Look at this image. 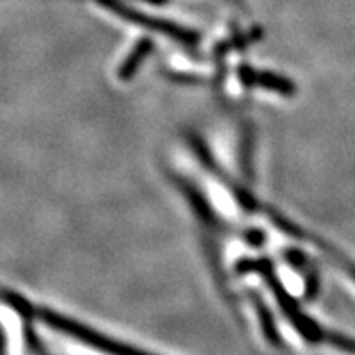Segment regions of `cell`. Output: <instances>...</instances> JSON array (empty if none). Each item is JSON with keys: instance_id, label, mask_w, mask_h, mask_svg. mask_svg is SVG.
Returning <instances> with one entry per match:
<instances>
[{"instance_id": "cell-4", "label": "cell", "mask_w": 355, "mask_h": 355, "mask_svg": "<svg viewBox=\"0 0 355 355\" xmlns=\"http://www.w3.org/2000/svg\"><path fill=\"white\" fill-rule=\"evenodd\" d=\"M239 78L248 87H265L276 93L285 94V96H292L295 93V85L290 80L277 76L274 73H266V71H257L252 67H239L238 71Z\"/></svg>"}, {"instance_id": "cell-6", "label": "cell", "mask_w": 355, "mask_h": 355, "mask_svg": "<svg viewBox=\"0 0 355 355\" xmlns=\"http://www.w3.org/2000/svg\"><path fill=\"white\" fill-rule=\"evenodd\" d=\"M0 301L8 304L10 309H13L26 321H33L35 315H37V306L33 303H29L24 295L17 294V292L2 288L0 290Z\"/></svg>"}, {"instance_id": "cell-8", "label": "cell", "mask_w": 355, "mask_h": 355, "mask_svg": "<svg viewBox=\"0 0 355 355\" xmlns=\"http://www.w3.org/2000/svg\"><path fill=\"white\" fill-rule=\"evenodd\" d=\"M24 337H26V343H28V346L31 348V350H33V352H44V346L38 343L37 334L33 332V328L29 327V324H26V328H24Z\"/></svg>"}, {"instance_id": "cell-2", "label": "cell", "mask_w": 355, "mask_h": 355, "mask_svg": "<svg viewBox=\"0 0 355 355\" xmlns=\"http://www.w3.org/2000/svg\"><path fill=\"white\" fill-rule=\"evenodd\" d=\"M35 319L42 321L44 324L51 327L53 330H58V332H64L71 337H76L78 341H84L87 345L98 348L103 352H112V354H123V352H138V348L135 346H127L122 343H116L109 339V337L102 336V334L94 332L91 328L80 324V322L73 321V319H67L60 313L53 312V310L47 309H38L37 306V315Z\"/></svg>"}, {"instance_id": "cell-1", "label": "cell", "mask_w": 355, "mask_h": 355, "mask_svg": "<svg viewBox=\"0 0 355 355\" xmlns=\"http://www.w3.org/2000/svg\"><path fill=\"white\" fill-rule=\"evenodd\" d=\"M236 272L238 274H247V272H257L261 274L266 279V283L270 285L272 292L277 297V303L281 304V309L285 310V315L288 318V321L294 324V328L300 330L301 336L306 339L309 343H321L324 337H327V332L321 330V328L315 324L310 318H306L303 312L300 310L297 303H295L288 294L286 290L283 288L279 281L274 276V270H272V263L268 259H243L236 265Z\"/></svg>"}, {"instance_id": "cell-9", "label": "cell", "mask_w": 355, "mask_h": 355, "mask_svg": "<svg viewBox=\"0 0 355 355\" xmlns=\"http://www.w3.org/2000/svg\"><path fill=\"white\" fill-rule=\"evenodd\" d=\"M6 348H8V337L4 334V328L0 327V354H4Z\"/></svg>"}, {"instance_id": "cell-3", "label": "cell", "mask_w": 355, "mask_h": 355, "mask_svg": "<svg viewBox=\"0 0 355 355\" xmlns=\"http://www.w3.org/2000/svg\"><path fill=\"white\" fill-rule=\"evenodd\" d=\"M100 6H103L105 10L112 11L118 17H122V19L129 20L132 24H138L141 28L153 29L156 33H164L167 35L168 38H173L176 42L183 44V46H196L200 42V37L198 33L191 31L187 28H182V26H178V24L168 22V20H162V19H155V17H147V15L140 13V11L132 10L129 6L122 4L120 0H96Z\"/></svg>"}, {"instance_id": "cell-5", "label": "cell", "mask_w": 355, "mask_h": 355, "mask_svg": "<svg viewBox=\"0 0 355 355\" xmlns=\"http://www.w3.org/2000/svg\"><path fill=\"white\" fill-rule=\"evenodd\" d=\"M153 47H155L153 46V40H149V38H141L140 42L135 46V49L129 53V56L122 62V66H120V69H118V78L120 80L131 78V76L136 73V69L140 67L141 62L145 60V56L153 51Z\"/></svg>"}, {"instance_id": "cell-7", "label": "cell", "mask_w": 355, "mask_h": 355, "mask_svg": "<svg viewBox=\"0 0 355 355\" xmlns=\"http://www.w3.org/2000/svg\"><path fill=\"white\" fill-rule=\"evenodd\" d=\"M254 304H256L257 309V315H259V321H261L263 332H265L266 339L272 343V345H279V336H277V330L274 327V321H272V315L268 313V309L265 306L261 300H259V295L254 294Z\"/></svg>"}]
</instances>
